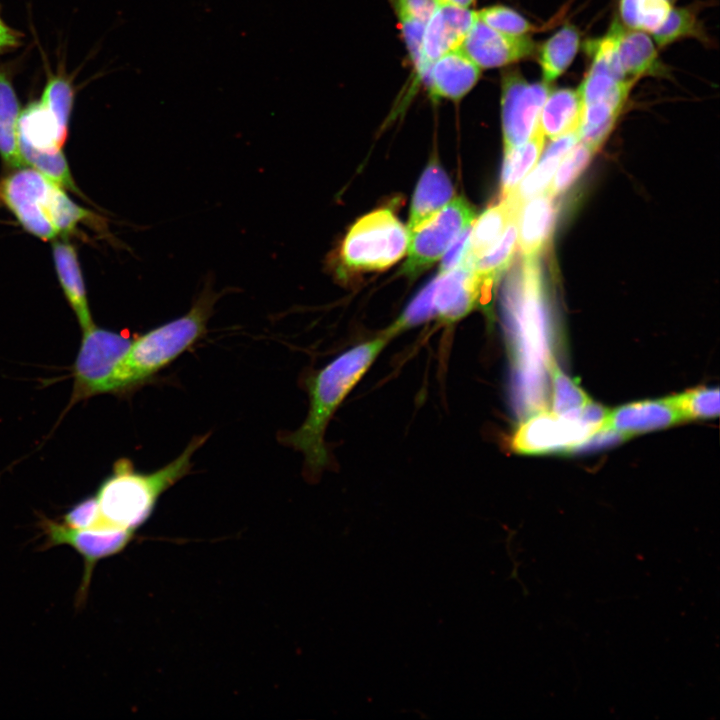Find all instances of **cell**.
I'll list each match as a JSON object with an SVG mask.
<instances>
[{"label":"cell","mask_w":720,"mask_h":720,"mask_svg":"<svg viewBox=\"0 0 720 720\" xmlns=\"http://www.w3.org/2000/svg\"><path fill=\"white\" fill-rule=\"evenodd\" d=\"M389 340L382 333L358 344L306 380L310 397L307 417L297 430L282 434L280 441L304 454L309 472H320L328 465L329 455L324 443L327 424Z\"/></svg>","instance_id":"6da1fadb"},{"label":"cell","mask_w":720,"mask_h":720,"mask_svg":"<svg viewBox=\"0 0 720 720\" xmlns=\"http://www.w3.org/2000/svg\"><path fill=\"white\" fill-rule=\"evenodd\" d=\"M206 438L207 435L193 438L176 459L151 473L135 471L126 459L116 462L112 474L95 494L99 519L91 529L135 534L151 516L161 494L190 471L192 456Z\"/></svg>","instance_id":"7a4b0ae2"},{"label":"cell","mask_w":720,"mask_h":720,"mask_svg":"<svg viewBox=\"0 0 720 720\" xmlns=\"http://www.w3.org/2000/svg\"><path fill=\"white\" fill-rule=\"evenodd\" d=\"M219 297L208 285L186 314L132 340L113 376L110 392L141 384L197 342Z\"/></svg>","instance_id":"3957f363"},{"label":"cell","mask_w":720,"mask_h":720,"mask_svg":"<svg viewBox=\"0 0 720 720\" xmlns=\"http://www.w3.org/2000/svg\"><path fill=\"white\" fill-rule=\"evenodd\" d=\"M0 201L27 232L42 240L71 233L94 218L35 169L20 167L1 179Z\"/></svg>","instance_id":"277c9868"},{"label":"cell","mask_w":720,"mask_h":720,"mask_svg":"<svg viewBox=\"0 0 720 720\" xmlns=\"http://www.w3.org/2000/svg\"><path fill=\"white\" fill-rule=\"evenodd\" d=\"M409 232L390 209L374 210L358 219L341 246L342 264L353 271L383 270L407 251Z\"/></svg>","instance_id":"5b68a950"},{"label":"cell","mask_w":720,"mask_h":720,"mask_svg":"<svg viewBox=\"0 0 720 720\" xmlns=\"http://www.w3.org/2000/svg\"><path fill=\"white\" fill-rule=\"evenodd\" d=\"M131 343L129 337L95 325L83 331L73 368V402L110 392L113 376Z\"/></svg>","instance_id":"8992f818"},{"label":"cell","mask_w":720,"mask_h":720,"mask_svg":"<svg viewBox=\"0 0 720 720\" xmlns=\"http://www.w3.org/2000/svg\"><path fill=\"white\" fill-rule=\"evenodd\" d=\"M474 220L475 211L463 197L449 201L431 218L409 232L408 257L401 273L413 278L428 269Z\"/></svg>","instance_id":"52a82bcc"},{"label":"cell","mask_w":720,"mask_h":720,"mask_svg":"<svg viewBox=\"0 0 720 720\" xmlns=\"http://www.w3.org/2000/svg\"><path fill=\"white\" fill-rule=\"evenodd\" d=\"M600 430L577 418L539 410L522 421L511 438V449L522 455L569 451L588 442Z\"/></svg>","instance_id":"ba28073f"},{"label":"cell","mask_w":720,"mask_h":720,"mask_svg":"<svg viewBox=\"0 0 720 720\" xmlns=\"http://www.w3.org/2000/svg\"><path fill=\"white\" fill-rule=\"evenodd\" d=\"M40 528L45 538V548L67 545L83 559V577L76 599L78 606L86 601L97 563L123 551L135 535L123 530L75 529L64 525L61 521L45 517L40 520Z\"/></svg>","instance_id":"9c48e42d"},{"label":"cell","mask_w":720,"mask_h":720,"mask_svg":"<svg viewBox=\"0 0 720 720\" xmlns=\"http://www.w3.org/2000/svg\"><path fill=\"white\" fill-rule=\"evenodd\" d=\"M549 92L547 83H529L516 70L502 75L501 112L505 149L526 142L537 131L540 112Z\"/></svg>","instance_id":"30bf717a"},{"label":"cell","mask_w":720,"mask_h":720,"mask_svg":"<svg viewBox=\"0 0 720 720\" xmlns=\"http://www.w3.org/2000/svg\"><path fill=\"white\" fill-rule=\"evenodd\" d=\"M476 21V10L471 8L435 7L423 30L419 61L413 69L411 91H415V88L424 82L431 65L438 58L460 49Z\"/></svg>","instance_id":"8fae6325"},{"label":"cell","mask_w":720,"mask_h":720,"mask_svg":"<svg viewBox=\"0 0 720 720\" xmlns=\"http://www.w3.org/2000/svg\"><path fill=\"white\" fill-rule=\"evenodd\" d=\"M433 281L434 317L443 322L458 321L480 304L487 305L482 284L473 271V261L467 255L457 267L438 274Z\"/></svg>","instance_id":"7c38bea8"},{"label":"cell","mask_w":720,"mask_h":720,"mask_svg":"<svg viewBox=\"0 0 720 720\" xmlns=\"http://www.w3.org/2000/svg\"><path fill=\"white\" fill-rule=\"evenodd\" d=\"M460 49L481 69L497 68L532 56L535 43L527 35L496 31L477 19Z\"/></svg>","instance_id":"4fadbf2b"},{"label":"cell","mask_w":720,"mask_h":720,"mask_svg":"<svg viewBox=\"0 0 720 720\" xmlns=\"http://www.w3.org/2000/svg\"><path fill=\"white\" fill-rule=\"evenodd\" d=\"M683 417L669 397L659 400L632 402L609 411L601 431L615 433L621 438L665 428L682 422Z\"/></svg>","instance_id":"5bb4252c"},{"label":"cell","mask_w":720,"mask_h":720,"mask_svg":"<svg viewBox=\"0 0 720 720\" xmlns=\"http://www.w3.org/2000/svg\"><path fill=\"white\" fill-rule=\"evenodd\" d=\"M481 70L461 49H456L431 65L423 83L432 100L459 101L475 87Z\"/></svg>","instance_id":"9a60e30c"},{"label":"cell","mask_w":720,"mask_h":720,"mask_svg":"<svg viewBox=\"0 0 720 720\" xmlns=\"http://www.w3.org/2000/svg\"><path fill=\"white\" fill-rule=\"evenodd\" d=\"M606 36L611 43L614 59L625 78L635 81L642 75L659 72L657 52L643 31L627 29L616 21Z\"/></svg>","instance_id":"2e32d148"},{"label":"cell","mask_w":720,"mask_h":720,"mask_svg":"<svg viewBox=\"0 0 720 720\" xmlns=\"http://www.w3.org/2000/svg\"><path fill=\"white\" fill-rule=\"evenodd\" d=\"M555 197L546 189L521 206L517 227L522 257H537L550 240L558 214Z\"/></svg>","instance_id":"e0dca14e"},{"label":"cell","mask_w":720,"mask_h":720,"mask_svg":"<svg viewBox=\"0 0 720 720\" xmlns=\"http://www.w3.org/2000/svg\"><path fill=\"white\" fill-rule=\"evenodd\" d=\"M68 132L59 125L55 115L39 101L29 103L20 113L17 141L42 152L59 151Z\"/></svg>","instance_id":"ac0fdd59"},{"label":"cell","mask_w":720,"mask_h":720,"mask_svg":"<svg viewBox=\"0 0 720 720\" xmlns=\"http://www.w3.org/2000/svg\"><path fill=\"white\" fill-rule=\"evenodd\" d=\"M53 260L63 292L83 331L93 327L82 272L73 245L67 241L53 243Z\"/></svg>","instance_id":"d6986e66"},{"label":"cell","mask_w":720,"mask_h":720,"mask_svg":"<svg viewBox=\"0 0 720 720\" xmlns=\"http://www.w3.org/2000/svg\"><path fill=\"white\" fill-rule=\"evenodd\" d=\"M453 194L454 189L447 174L436 161H431L423 172L412 199L408 232L443 208Z\"/></svg>","instance_id":"ffe728a7"},{"label":"cell","mask_w":720,"mask_h":720,"mask_svg":"<svg viewBox=\"0 0 720 720\" xmlns=\"http://www.w3.org/2000/svg\"><path fill=\"white\" fill-rule=\"evenodd\" d=\"M582 101L576 90L557 89L549 92L539 116V129L551 139L578 130Z\"/></svg>","instance_id":"44dd1931"},{"label":"cell","mask_w":720,"mask_h":720,"mask_svg":"<svg viewBox=\"0 0 720 720\" xmlns=\"http://www.w3.org/2000/svg\"><path fill=\"white\" fill-rule=\"evenodd\" d=\"M517 217L509 221L499 239L473 262V271L482 284L487 302L493 284L512 263L518 244Z\"/></svg>","instance_id":"7402d4cb"},{"label":"cell","mask_w":720,"mask_h":720,"mask_svg":"<svg viewBox=\"0 0 720 720\" xmlns=\"http://www.w3.org/2000/svg\"><path fill=\"white\" fill-rule=\"evenodd\" d=\"M20 105L7 68L0 66V155L10 167L24 164L18 150L17 125Z\"/></svg>","instance_id":"603a6c76"},{"label":"cell","mask_w":720,"mask_h":720,"mask_svg":"<svg viewBox=\"0 0 720 720\" xmlns=\"http://www.w3.org/2000/svg\"><path fill=\"white\" fill-rule=\"evenodd\" d=\"M633 83L617 78L601 61L592 59L577 91L582 104L603 103L622 110Z\"/></svg>","instance_id":"cb8c5ba5"},{"label":"cell","mask_w":720,"mask_h":720,"mask_svg":"<svg viewBox=\"0 0 720 720\" xmlns=\"http://www.w3.org/2000/svg\"><path fill=\"white\" fill-rule=\"evenodd\" d=\"M520 208L507 198L487 208L472 223L468 257L473 260L486 252L501 236L509 221L518 215Z\"/></svg>","instance_id":"d4e9b609"},{"label":"cell","mask_w":720,"mask_h":720,"mask_svg":"<svg viewBox=\"0 0 720 720\" xmlns=\"http://www.w3.org/2000/svg\"><path fill=\"white\" fill-rule=\"evenodd\" d=\"M399 23L413 69L417 66L425 24L436 5L433 0H388Z\"/></svg>","instance_id":"484cf974"},{"label":"cell","mask_w":720,"mask_h":720,"mask_svg":"<svg viewBox=\"0 0 720 720\" xmlns=\"http://www.w3.org/2000/svg\"><path fill=\"white\" fill-rule=\"evenodd\" d=\"M545 136L537 131L526 142L505 149L501 172L500 196L505 198L522 181L538 161L543 150Z\"/></svg>","instance_id":"4316f807"},{"label":"cell","mask_w":720,"mask_h":720,"mask_svg":"<svg viewBox=\"0 0 720 720\" xmlns=\"http://www.w3.org/2000/svg\"><path fill=\"white\" fill-rule=\"evenodd\" d=\"M579 46V34L566 25L552 35L539 50V63L545 83L559 77L570 65Z\"/></svg>","instance_id":"83f0119b"},{"label":"cell","mask_w":720,"mask_h":720,"mask_svg":"<svg viewBox=\"0 0 720 720\" xmlns=\"http://www.w3.org/2000/svg\"><path fill=\"white\" fill-rule=\"evenodd\" d=\"M672 9L669 0H620L621 18L628 28L654 33Z\"/></svg>","instance_id":"f1b7e54d"},{"label":"cell","mask_w":720,"mask_h":720,"mask_svg":"<svg viewBox=\"0 0 720 720\" xmlns=\"http://www.w3.org/2000/svg\"><path fill=\"white\" fill-rule=\"evenodd\" d=\"M18 150L23 163L30 165L60 187L77 191L67 160L61 150L42 152L23 143H18Z\"/></svg>","instance_id":"f546056e"},{"label":"cell","mask_w":720,"mask_h":720,"mask_svg":"<svg viewBox=\"0 0 720 720\" xmlns=\"http://www.w3.org/2000/svg\"><path fill=\"white\" fill-rule=\"evenodd\" d=\"M683 420L711 418L719 415V389L698 387L669 396Z\"/></svg>","instance_id":"4dcf8cb0"},{"label":"cell","mask_w":720,"mask_h":720,"mask_svg":"<svg viewBox=\"0 0 720 720\" xmlns=\"http://www.w3.org/2000/svg\"><path fill=\"white\" fill-rule=\"evenodd\" d=\"M561 160L562 157L544 151L537 166L505 198L521 208L527 200L548 188Z\"/></svg>","instance_id":"1f68e13d"},{"label":"cell","mask_w":720,"mask_h":720,"mask_svg":"<svg viewBox=\"0 0 720 720\" xmlns=\"http://www.w3.org/2000/svg\"><path fill=\"white\" fill-rule=\"evenodd\" d=\"M552 409L556 414L564 415L578 410L591 401L575 379L567 376L557 364L551 365Z\"/></svg>","instance_id":"d6a6232c"},{"label":"cell","mask_w":720,"mask_h":720,"mask_svg":"<svg viewBox=\"0 0 720 720\" xmlns=\"http://www.w3.org/2000/svg\"><path fill=\"white\" fill-rule=\"evenodd\" d=\"M41 101L55 115L61 128L68 132L74 102V88L64 74L51 75L44 87Z\"/></svg>","instance_id":"836d02e7"},{"label":"cell","mask_w":720,"mask_h":720,"mask_svg":"<svg viewBox=\"0 0 720 720\" xmlns=\"http://www.w3.org/2000/svg\"><path fill=\"white\" fill-rule=\"evenodd\" d=\"M594 152L591 147L579 140L565 155L564 160H561L562 163L557 168L547 191L553 196L565 192L587 167Z\"/></svg>","instance_id":"e575fe53"},{"label":"cell","mask_w":720,"mask_h":720,"mask_svg":"<svg viewBox=\"0 0 720 720\" xmlns=\"http://www.w3.org/2000/svg\"><path fill=\"white\" fill-rule=\"evenodd\" d=\"M701 31L696 15L688 8L671 9L662 25L654 32L658 46H666L680 38L699 37Z\"/></svg>","instance_id":"d590c367"},{"label":"cell","mask_w":720,"mask_h":720,"mask_svg":"<svg viewBox=\"0 0 720 720\" xmlns=\"http://www.w3.org/2000/svg\"><path fill=\"white\" fill-rule=\"evenodd\" d=\"M477 19L488 27L509 35H526L534 27L514 9L493 5L476 11Z\"/></svg>","instance_id":"8d00e7d4"},{"label":"cell","mask_w":720,"mask_h":720,"mask_svg":"<svg viewBox=\"0 0 720 720\" xmlns=\"http://www.w3.org/2000/svg\"><path fill=\"white\" fill-rule=\"evenodd\" d=\"M99 519L98 503L95 495L87 497L73 505L62 517L61 522L75 529H91Z\"/></svg>","instance_id":"74e56055"},{"label":"cell","mask_w":720,"mask_h":720,"mask_svg":"<svg viewBox=\"0 0 720 720\" xmlns=\"http://www.w3.org/2000/svg\"><path fill=\"white\" fill-rule=\"evenodd\" d=\"M471 226L461 231L447 248L442 256L439 274L452 270L464 260L469 250Z\"/></svg>","instance_id":"f35d334b"},{"label":"cell","mask_w":720,"mask_h":720,"mask_svg":"<svg viewBox=\"0 0 720 720\" xmlns=\"http://www.w3.org/2000/svg\"><path fill=\"white\" fill-rule=\"evenodd\" d=\"M21 44V34L8 26L0 16V52Z\"/></svg>","instance_id":"ab89813d"},{"label":"cell","mask_w":720,"mask_h":720,"mask_svg":"<svg viewBox=\"0 0 720 720\" xmlns=\"http://www.w3.org/2000/svg\"><path fill=\"white\" fill-rule=\"evenodd\" d=\"M476 0H433L436 6L471 8Z\"/></svg>","instance_id":"60d3db41"}]
</instances>
